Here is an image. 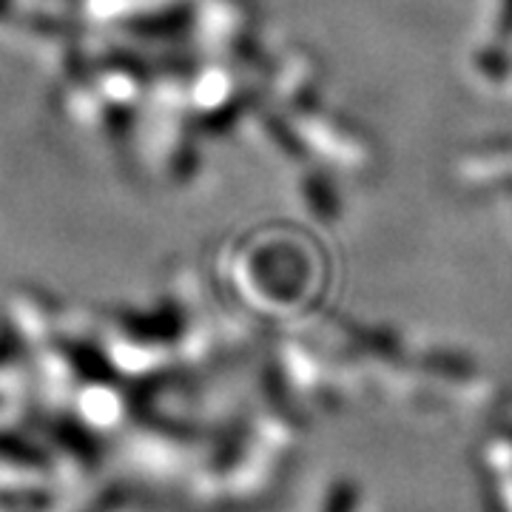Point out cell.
Here are the masks:
<instances>
[{
    "instance_id": "obj_1",
    "label": "cell",
    "mask_w": 512,
    "mask_h": 512,
    "mask_svg": "<svg viewBox=\"0 0 512 512\" xmlns=\"http://www.w3.org/2000/svg\"><path fill=\"white\" fill-rule=\"evenodd\" d=\"M353 490L350 487H342L339 493L333 495V501H330L328 512H353Z\"/></svg>"
}]
</instances>
